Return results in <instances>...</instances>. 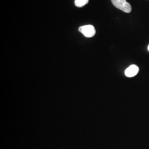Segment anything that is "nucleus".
Returning <instances> with one entry per match:
<instances>
[{"label":"nucleus","instance_id":"obj_1","mask_svg":"<svg viewBox=\"0 0 149 149\" xmlns=\"http://www.w3.org/2000/svg\"><path fill=\"white\" fill-rule=\"evenodd\" d=\"M112 2L116 8L125 13L132 11V6L126 0H112Z\"/></svg>","mask_w":149,"mask_h":149},{"label":"nucleus","instance_id":"obj_2","mask_svg":"<svg viewBox=\"0 0 149 149\" xmlns=\"http://www.w3.org/2000/svg\"><path fill=\"white\" fill-rule=\"evenodd\" d=\"M79 31L87 38L92 37L96 34V29L92 25L81 26L79 28Z\"/></svg>","mask_w":149,"mask_h":149},{"label":"nucleus","instance_id":"obj_3","mask_svg":"<svg viewBox=\"0 0 149 149\" xmlns=\"http://www.w3.org/2000/svg\"><path fill=\"white\" fill-rule=\"evenodd\" d=\"M139 70V68L136 65H132L125 70V74L128 77H132L137 74Z\"/></svg>","mask_w":149,"mask_h":149},{"label":"nucleus","instance_id":"obj_4","mask_svg":"<svg viewBox=\"0 0 149 149\" xmlns=\"http://www.w3.org/2000/svg\"><path fill=\"white\" fill-rule=\"evenodd\" d=\"M88 2V0H75L74 1L75 5L77 7H82L87 4Z\"/></svg>","mask_w":149,"mask_h":149},{"label":"nucleus","instance_id":"obj_5","mask_svg":"<svg viewBox=\"0 0 149 149\" xmlns=\"http://www.w3.org/2000/svg\"><path fill=\"white\" fill-rule=\"evenodd\" d=\"M148 50H149V46H148Z\"/></svg>","mask_w":149,"mask_h":149}]
</instances>
